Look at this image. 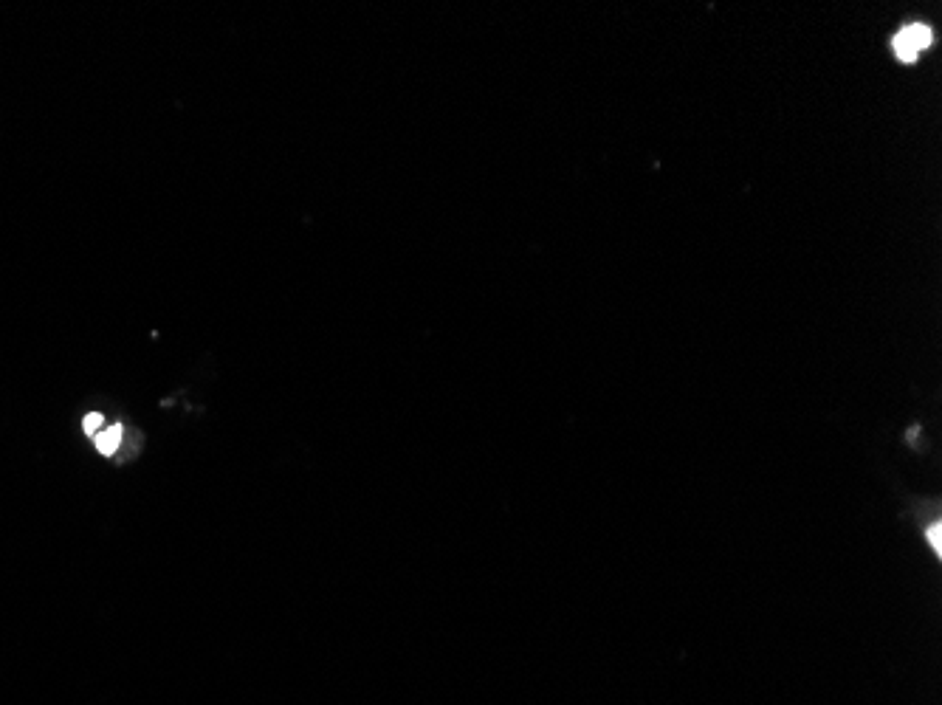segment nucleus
I'll return each instance as SVG.
<instances>
[{"instance_id": "obj_4", "label": "nucleus", "mask_w": 942, "mask_h": 705, "mask_svg": "<svg viewBox=\"0 0 942 705\" xmlns=\"http://www.w3.org/2000/svg\"><path fill=\"white\" fill-rule=\"evenodd\" d=\"M928 539H931V548L940 553L942 550V536H940V525H931L928 528Z\"/></svg>"}, {"instance_id": "obj_1", "label": "nucleus", "mask_w": 942, "mask_h": 705, "mask_svg": "<svg viewBox=\"0 0 942 705\" xmlns=\"http://www.w3.org/2000/svg\"><path fill=\"white\" fill-rule=\"evenodd\" d=\"M931 46V29L923 23H911L892 37V51L900 63H914Z\"/></svg>"}, {"instance_id": "obj_2", "label": "nucleus", "mask_w": 942, "mask_h": 705, "mask_svg": "<svg viewBox=\"0 0 942 705\" xmlns=\"http://www.w3.org/2000/svg\"><path fill=\"white\" fill-rule=\"evenodd\" d=\"M96 449H99V455H113L116 449H119V443H122V426L119 423H113L108 429H102V432H96L94 435Z\"/></svg>"}, {"instance_id": "obj_3", "label": "nucleus", "mask_w": 942, "mask_h": 705, "mask_svg": "<svg viewBox=\"0 0 942 705\" xmlns=\"http://www.w3.org/2000/svg\"><path fill=\"white\" fill-rule=\"evenodd\" d=\"M82 426H85V432H88V435H96V432L102 429V415H99V412H91V415L85 418V423H82Z\"/></svg>"}]
</instances>
